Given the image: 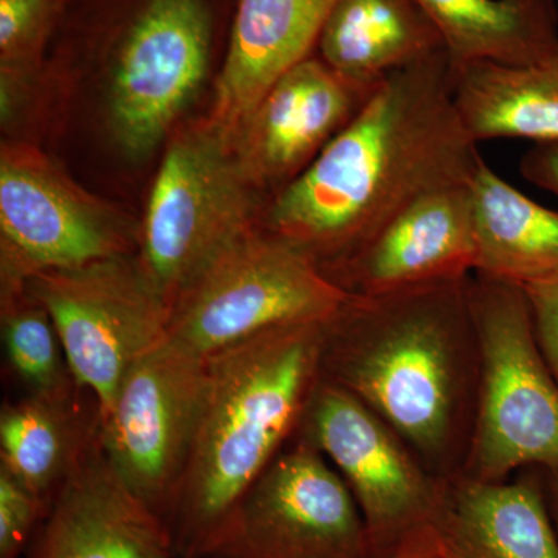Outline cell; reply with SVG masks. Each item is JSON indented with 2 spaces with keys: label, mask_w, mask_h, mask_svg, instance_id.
Segmentation results:
<instances>
[{
  "label": "cell",
  "mask_w": 558,
  "mask_h": 558,
  "mask_svg": "<svg viewBox=\"0 0 558 558\" xmlns=\"http://www.w3.org/2000/svg\"><path fill=\"white\" fill-rule=\"evenodd\" d=\"M483 160L459 119L446 51L391 73L259 226L319 269L357 252L407 205L468 183Z\"/></svg>",
  "instance_id": "1"
},
{
  "label": "cell",
  "mask_w": 558,
  "mask_h": 558,
  "mask_svg": "<svg viewBox=\"0 0 558 558\" xmlns=\"http://www.w3.org/2000/svg\"><path fill=\"white\" fill-rule=\"evenodd\" d=\"M468 281L357 299L325 325L319 377L395 429L439 480L462 473L480 388Z\"/></svg>",
  "instance_id": "2"
},
{
  "label": "cell",
  "mask_w": 558,
  "mask_h": 558,
  "mask_svg": "<svg viewBox=\"0 0 558 558\" xmlns=\"http://www.w3.org/2000/svg\"><path fill=\"white\" fill-rule=\"evenodd\" d=\"M326 323L266 330L207 357L204 405L168 519L178 557L199 558L295 438L319 380Z\"/></svg>",
  "instance_id": "3"
},
{
  "label": "cell",
  "mask_w": 558,
  "mask_h": 558,
  "mask_svg": "<svg viewBox=\"0 0 558 558\" xmlns=\"http://www.w3.org/2000/svg\"><path fill=\"white\" fill-rule=\"evenodd\" d=\"M468 293L480 388L462 475L502 481L523 468L558 472V381L539 349L523 289L473 274Z\"/></svg>",
  "instance_id": "4"
},
{
  "label": "cell",
  "mask_w": 558,
  "mask_h": 558,
  "mask_svg": "<svg viewBox=\"0 0 558 558\" xmlns=\"http://www.w3.org/2000/svg\"><path fill=\"white\" fill-rule=\"evenodd\" d=\"M351 299L303 250L258 226L180 293L167 339L207 359L266 330L329 322Z\"/></svg>",
  "instance_id": "5"
},
{
  "label": "cell",
  "mask_w": 558,
  "mask_h": 558,
  "mask_svg": "<svg viewBox=\"0 0 558 558\" xmlns=\"http://www.w3.org/2000/svg\"><path fill=\"white\" fill-rule=\"evenodd\" d=\"M258 226L255 189L230 140L205 119L179 131L165 153L137 256L171 311L216 256Z\"/></svg>",
  "instance_id": "6"
},
{
  "label": "cell",
  "mask_w": 558,
  "mask_h": 558,
  "mask_svg": "<svg viewBox=\"0 0 558 558\" xmlns=\"http://www.w3.org/2000/svg\"><path fill=\"white\" fill-rule=\"evenodd\" d=\"M27 292L53 319L73 379L95 400L98 416L128 371L168 337L170 306L137 253L43 271Z\"/></svg>",
  "instance_id": "7"
},
{
  "label": "cell",
  "mask_w": 558,
  "mask_h": 558,
  "mask_svg": "<svg viewBox=\"0 0 558 558\" xmlns=\"http://www.w3.org/2000/svg\"><path fill=\"white\" fill-rule=\"evenodd\" d=\"M140 229L22 142L0 149V292L43 271L138 252Z\"/></svg>",
  "instance_id": "8"
},
{
  "label": "cell",
  "mask_w": 558,
  "mask_h": 558,
  "mask_svg": "<svg viewBox=\"0 0 558 558\" xmlns=\"http://www.w3.org/2000/svg\"><path fill=\"white\" fill-rule=\"evenodd\" d=\"M357 501L296 433L209 537L199 558H368Z\"/></svg>",
  "instance_id": "9"
},
{
  "label": "cell",
  "mask_w": 558,
  "mask_h": 558,
  "mask_svg": "<svg viewBox=\"0 0 558 558\" xmlns=\"http://www.w3.org/2000/svg\"><path fill=\"white\" fill-rule=\"evenodd\" d=\"M208 0H137L110 51V126L134 159L149 156L201 89L209 68Z\"/></svg>",
  "instance_id": "10"
},
{
  "label": "cell",
  "mask_w": 558,
  "mask_h": 558,
  "mask_svg": "<svg viewBox=\"0 0 558 558\" xmlns=\"http://www.w3.org/2000/svg\"><path fill=\"white\" fill-rule=\"evenodd\" d=\"M207 380V359L167 339L128 371L112 405L98 416L110 465L167 521L196 436Z\"/></svg>",
  "instance_id": "11"
},
{
  "label": "cell",
  "mask_w": 558,
  "mask_h": 558,
  "mask_svg": "<svg viewBox=\"0 0 558 558\" xmlns=\"http://www.w3.org/2000/svg\"><path fill=\"white\" fill-rule=\"evenodd\" d=\"M341 478L365 520L371 554L435 520L444 483L387 422L347 389L319 377L299 428Z\"/></svg>",
  "instance_id": "12"
},
{
  "label": "cell",
  "mask_w": 558,
  "mask_h": 558,
  "mask_svg": "<svg viewBox=\"0 0 558 558\" xmlns=\"http://www.w3.org/2000/svg\"><path fill=\"white\" fill-rule=\"evenodd\" d=\"M476 269L470 182L407 205L347 259L323 269L357 299L465 281Z\"/></svg>",
  "instance_id": "13"
},
{
  "label": "cell",
  "mask_w": 558,
  "mask_h": 558,
  "mask_svg": "<svg viewBox=\"0 0 558 558\" xmlns=\"http://www.w3.org/2000/svg\"><path fill=\"white\" fill-rule=\"evenodd\" d=\"M374 90L344 80L314 57L284 73L233 142L253 189L281 191L299 178Z\"/></svg>",
  "instance_id": "14"
},
{
  "label": "cell",
  "mask_w": 558,
  "mask_h": 558,
  "mask_svg": "<svg viewBox=\"0 0 558 558\" xmlns=\"http://www.w3.org/2000/svg\"><path fill=\"white\" fill-rule=\"evenodd\" d=\"M36 558H174L170 523L131 490L95 435L50 499Z\"/></svg>",
  "instance_id": "15"
},
{
  "label": "cell",
  "mask_w": 558,
  "mask_h": 558,
  "mask_svg": "<svg viewBox=\"0 0 558 558\" xmlns=\"http://www.w3.org/2000/svg\"><path fill=\"white\" fill-rule=\"evenodd\" d=\"M337 0H238L209 123L230 140L267 90L312 57Z\"/></svg>",
  "instance_id": "16"
},
{
  "label": "cell",
  "mask_w": 558,
  "mask_h": 558,
  "mask_svg": "<svg viewBox=\"0 0 558 558\" xmlns=\"http://www.w3.org/2000/svg\"><path fill=\"white\" fill-rule=\"evenodd\" d=\"M435 526L454 558H558L545 486L534 476L446 480Z\"/></svg>",
  "instance_id": "17"
},
{
  "label": "cell",
  "mask_w": 558,
  "mask_h": 558,
  "mask_svg": "<svg viewBox=\"0 0 558 558\" xmlns=\"http://www.w3.org/2000/svg\"><path fill=\"white\" fill-rule=\"evenodd\" d=\"M453 100L473 142L558 145V44L527 62L451 64Z\"/></svg>",
  "instance_id": "18"
},
{
  "label": "cell",
  "mask_w": 558,
  "mask_h": 558,
  "mask_svg": "<svg viewBox=\"0 0 558 558\" xmlns=\"http://www.w3.org/2000/svg\"><path fill=\"white\" fill-rule=\"evenodd\" d=\"M317 50L333 72L366 89L446 51L435 25L414 0H337Z\"/></svg>",
  "instance_id": "19"
},
{
  "label": "cell",
  "mask_w": 558,
  "mask_h": 558,
  "mask_svg": "<svg viewBox=\"0 0 558 558\" xmlns=\"http://www.w3.org/2000/svg\"><path fill=\"white\" fill-rule=\"evenodd\" d=\"M475 274L524 284L558 274V211L543 207L481 160L470 180Z\"/></svg>",
  "instance_id": "20"
},
{
  "label": "cell",
  "mask_w": 558,
  "mask_h": 558,
  "mask_svg": "<svg viewBox=\"0 0 558 558\" xmlns=\"http://www.w3.org/2000/svg\"><path fill=\"white\" fill-rule=\"evenodd\" d=\"M81 398V396H80ZM25 396L0 411V469L38 497H54L98 432V409L81 399Z\"/></svg>",
  "instance_id": "21"
},
{
  "label": "cell",
  "mask_w": 558,
  "mask_h": 558,
  "mask_svg": "<svg viewBox=\"0 0 558 558\" xmlns=\"http://www.w3.org/2000/svg\"><path fill=\"white\" fill-rule=\"evenodd\" d=\"M451 64L527 62L558 44L554 0H414Z\"/></svg>",
  "instance_id": "22"
},
{
  "label": "cell",
  "mask_w": 558,
  "mask_h": 558,
  "mask_svg": "<svg viewBox=\"0 0 558 558\" xmlns=\"http://www.w3.org/2000/svg\"><path fill=\"white\" fill-rule=\"evenodd\" d=\"M0 326L7 362L36 398L72 400L81 389L49 312L24 289L0 292Z\"/></svg>",
  "instance_id": "23"
},
{
  "label": "cell",
  "mask_w": 558,
  "mask_h": 558,
  "mask_svg": "<svg viewBox=\"0 0 558 558\" xmlns=\"http://www.w3.org/2000/svg\"><path fill=\"white\" fill-rule=\"evenodd\" d=\"M70 0H0V75L33 80Z\"/></svg>",
  "instance_id": "24"
},
{
  "label": "cell",
  "mask_w": 558,
  "mask_h": 558,
  "mask_svg": "<svg viewBox=\"0 0 558 558\" xmlns=\"http://www.w3.org/2000/svg\"><path fill=\"white\" fill-rule=\"evenodd\" d=\"M47 501L0 469V558H17Z\"/></svg>",
  "instance_id": "25"
},
{
  "label": "cell",
  "mask_w": 558,
  "mask_h": 558,
  "mask_svg": "<svg viewBox=\"0 0 558 558\" xmlns=\"http://www.w3.org/2000/svg\"><path fill=\"white\" fill-rule=\"evenodd\" d=\"M531 307L539 349L558 381V274L521 284Z\"/></svg>",
  "instance_id": "26"
},
{
  "label": "cell",
  "mask_w": 558,
  "mask_h": 558,
  "mask_svg": "<svg viewBox=\"0 0 558 558\" xmlns=\"http://www.w3.org/2000/svg\"><path fill=\"white\" fill-rule=\"evenodd\" d=\"M368 558H454L435 523L411 532L395 545L371 554Z\"/></svg>",
  "instance_id": "27"
},
{
  "label": "cell",
  "mask_w": 558,
  "mask_h": 558,
  "mask_svg": "<svg viewBox=\"0 0 558 558\" xmlns=\"http://www.w3.org/2000/svg\"><path fill=\"white\" fill-rule=\"evenodd\" d=\"M520 171L532 185L558 197V145H535L521 159Z\"/></svg>",
  "instance_id": "28"
},
{
  "label": "cell",
  "mask_w": 558,
  "mask_h": 558,
  "mask_svg": "<svg viewBox=\"0 0 558 558\" xmlns=\"http://www.w3.org/2000/svg\"><path fill=\"white\" fill-rule=\"evenodd\" d=\"M545 494L548 499L550 515L556 523L558 531V472H546L545 475Z\"/></svg>",
  "instance_id": "29"
}]
</instances>
